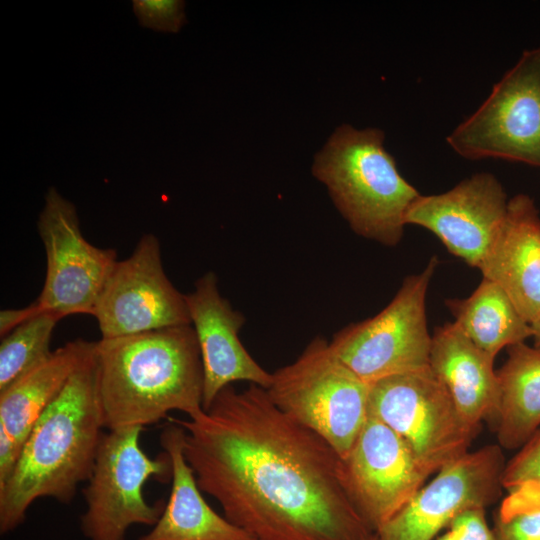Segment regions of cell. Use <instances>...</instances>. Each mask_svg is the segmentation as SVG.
Masks as SVG:
<instances>
[{
    "label": "cell",
    "mask_w": 540,
    "mask_h": 540,
    "mask_svg": "<svg viewBox=\"0 0 540 540\" xmlns=\"http://www.w3.org/2000/svg\"><path fill=\"white\" fill-rule=\"evenodd\" d=\"M185 430L200 490L255 540H371L347 492L342 458L256 385L222 389Z\"/></svg>",
    "instance_id": "obj_1"
},
{
    "label": "cell",
    "mask_w": 540,
    "mask_h": 540,
    "mask_svg": "<svg viewBox=\"0 0 540 540\" xmlns=\"http://www.w3.org/2000/svg\"><path fill=\"white\" fill-rule=\"evenodd\" d=\"M97 385L104 427L155 424L180 411L204 412V374L191 324L96 341Z\"/></svg>",
    "instance_id": "obj_2"
},
{
    "label": "cell",
    "mask_w": 540,
    "mask_h": 540,
    "mask_svg": "<svg viewBox=\"0 0 540 540\" xmlns=\"http://www.w3.org/2000/svg\"><path fill=\"white\" fill-rule=\"evenodd\" d=\"M95 353L37 420L0 485L1 534L21 525L35 500L48 497L69 504L78 486L88 481L105 433Z\"/></svg>",
    "instance_id": "obj_3"
},
{
    "label": "cell",
    "mask_w": 540,
    "mask_h": 540,
    "mask_svg": "<svg viewBox=\"0 0 540 540\" xmlns=\"http://www.w3.org/2000/svg\"><path fill=\"white\" fill-rule=\"evenodd\" d=\"M383 143L379 129L340 125L315 156L312 174L356 234L395 246L403 236L406 212L420 194L402 177Z\"/></svg>",
    "instance_id": "obj_4"
},
{
    "label": "cell",
    "mask_w": 540,
    "mask_h": 540,
    "mask_svg": "<svg viewBox=\"0 0 540 540\" xmlns=\"http://www.w3.org/2000/svg\"><path fill=\"white\" fill-rule=\"evenodd\" d=\"M266 392L281 411L321 436L342 459L368 417L369 384L322 337L273 372Z\"/></svg>",
    "instance_id": "obj_5"
},
{
    "label": "cell",
    "mask_w": 540,
    "mask_h": 540,
    "mask_svg": "<svg viewBox=\"0 0 540 540\" xmlns=\"http://www.w3.org/2000/svg\"><path fill=\"white\" fill-rule=\"evenodd\" d=\"M143 427L108 430L101 439L92 473L82 490L86 511L80 527L88 540H125L135 524L154 526L165 504H149L143 486L151 478L168 482L169 455L149 457L140 446Z\"/></svg>",
    "instance_id": "obj_6"
},
{
    "label": "cell",
    "mask_w": 540,
    "mask_h": 540,
    "mask_svg": "<svg viewBox=\"0 0 540 540\" xmlns=\"http://www.w3.org/2000/svg\"><path fill=\"white\" fill-rule=\"evenodd\" d=\"M368 414L395 431L431 474L469 452L479 431L429 366L369 384Z\"/></svg>",
    "instance_id": "obj_7"
},
{
    "label": "cell",
    "mask_w": 540,
    "mask_h": 540,
    "mask_svg": "<svg viewBox=\"0 0 540 540\" xmlns=\"http://www.w3.org/2000/svg\"><path fill=\"white\" fill-rule=\"evenodd\" d=\"M437 264L433 256L423 271L404 279L382 311L344 327L329 342L336 356L367 384L429 366L432 336L425 302Z\"/></svg>",
    "instance_id": "obj_8"
},
{
    "label": "cell",
    "mask_w": 540,
    "mask_h": 540,
    "mask_svg": "<svg viewBox=\"0 0 540 540\" xmlns=\"http://www.w3.org/2000/svg\"><path fill=\"white\" fill-rule=\"evenodd\" d=\"M447 143L467 159L499 158L540 168V47L522 54Z\"/></svg>",
    "instance_id": "obj_9"
},
{
    "label": "cell",
    "mask_w": 540,
    "mask_h": 540,
    "mask_svg": "<svg viewBox=\"0 0 540 540\" xmlns=\"http://www.w3.org/2000/svg\"><path fill=\"white\" fill-rule=\"evenodd\" d=\"M46 252V277L34 303L62 318L93 315L117 260L114 249L90 244L82 235L75 206L54 187L45 196L37 223Z\"/></svg>",
    "instance_id": "obj_10"
},
{
    "label": "cell",
    "mask_w": 540,
    "mask_h": 540,
    "mask_svg": "<svg viewBox=\"0 0 540 540\" xmlns=\"http://www.w3.org/2000/svg\"><path fill=\"white\" fill-rule=\"evenodd\" d=\"M93 316L102 339L191 324L185 295L163 269L157 237L143 235L133 253L116 263Z\"/></svg>",
    "instance_id": "obj_11"
},
{
    "label": "cell",
    "mask_w": 540,
    "mask_h": 540,
    "mask_svg": "<svg viewBox=\"0 0 540 540\" xmlns=\"http://www.w3.org/2000/svg\"><path fill=\"white\" fill-rule=\"evenodd\" d=\"M502 448L487 445L441 468L376 532L378 540H432L456 516L486 508L500 496Z\"/></svg>",
    "instance_id": "obj_12"
},
{
    "label": "cell",
    "mask_w": 540,
    "mask_h": 540,
    "mask_svg": "<svg viewBox=\"0 0 540 540\" xmlns=\"http://www.w3.org/2000/svg\"><path fill=\"white\" fill-rule=\"evenodd\" d=\"M342 464L350 499L374 533L431 475L407 443L370 414Z\"/></svg>",
    "instance_id": "obj_13"
},
{
    "label": "cell",
    "mask_w": 540,
    "mask_h": 540,
    "mask_svg": "<svg viewBox=\"0 0 540 540\" xmlns=\"http://www.w3.org/2000/svg\"><path fill=\"white\" fill-rule=\"evenodd\" d=\"M507 205L496 177L476 173L447 192L419 195L408 208L405 223L426 228L452 255L480 269L502 229Z\"/></svg>",
    "instance_id": "obj_14"
},
{
    "label": "cell",
    "mask_w": 540,
    "mask_h": 540,
    "mask_svg": "<svg viewBox=\"0 0 540 540\" xmlns=\"http://www.w3.org/2000/svg\"><path fill=\"white\" fill-rule=\"evenodd\" d=\"M185 299L203 366L204 411L233 382L247 381L267 389L272 373L263 369L242 345L239 331L245 317L220 294L215 273L200 277Z\"/></svg>",
    "instance_id": "obj_15"
},
{
    "label": "cell",
    "mask_w": 540,
    "mask_h": 540,
    "mask_svg": "<svg viewBox=\"0 0 540 540\" xmlns=\"http://www.w3.org/2000/svg\"><path fill=\"white\" fill-rule=\"evenodd\" d=\"M95 349L94 341H69L0 392V485L10 476L37 420Z\"/></svg>",
    "instance_id": "obj_16"
},
{
    "label": "cell",
    "mask_w": 540,
    "mask_h": 540,
    "mask_svg": "<svg viewBox=\"0 0 540 540\" xmlns=\"http://www.w3.org/2000/svg\"><path fill=\"white\" fill-rule=\"evenodd\" d=\"M479 270L529 324L540 318V215L528 195L508 201L502 229Z\"/></svg>",
    "instance_id": "obj_17"
},
{
    "label": "cell",
    "mask_w": 540,
    "mask_h": 540,
    "mask_svg": "<svg viewBox=\"0 0 540 540\" xmlns=\"http://www.w3.org/2000/svg\"><path fill=\"white\" fill-rule=\"evenodd\" d=\"M492 356L476 346L454 322L435 328L429 368L445 386L463 419L479 429L494 420L499 398Z\"/></svg>",
    "instance_id": "obj_18"
},
{
    "label": "cell",
    "mask_w": 540,
    "mask_h": 540,
    "mask_svg": "<svg viewBox=\"0 0 540 540\" xmlns=\"http://www.w3.org/2000/svg\"><path fill=\"white\" fill-rule=\"evenodd\" d=\"M184 437L185 430L170 420L162 428L160 444L171 460L172 487L159 520L138 540H255L207 504L185 458Z\"/></svg>",
    "instance_id": "obj_19"
},
{
    "label": "cell",
    "mask_w": 540,
    "mask_h": 540,
    "mask_svg": "<svg viewBox=\"0 0 540 540\" xmlns=\"http://www.w3.org/2000/svg\"><path fill=\"white\" fill-rule=\"evenodd\" d=\"M496 371L499 387L495 416L502 449H520L540 426V350L525 342L507 348Z\"/></svg>",
    "instance_id": "obj_20"
},
{
    "label": "cell",
    "mask_w": 540,
    "mask_h": 540,
    "mask_svg": "<svg viewBox=\"0 0 540 540\" xmlns=\"http://www.w3.org/2000/svg\"><path fill=\"white\" fill-rule=\"evenodd\" d=\"M454 323L480 349L496 358L503 348L525 342L532 328L518 312L505 291L483 278L464 299H448Z\"/></svg>",
    "instance_id": "obj_21"
},
{
    "label": "cell",
    "mask_w": 540,
    "mask_h": 540,
    "mask_svg": "<svg viewBox=\"0 0 540 540\" xmlns=\"http://www.w3.org/2000/svg\"><path fill=\"white\" fill-rule=\"evenodd\" d=\"M61 319L55 312L42 311L1 338L0 392L49 358L53 331Z\"/></svg>",
    "instance_id": "obj_22"
},
{
    "label": "cell",
    "mask_w": 540,
    "mask_h": 540,
    "mask_svg": "<svg viewBox=\"0 0 540 540\" xmlns=\"http://www.w3.org/2000/svg\"><path fill=\"white\" fill-rule=\"evenodd\" d=\"M494 517L496 540H540V483L507 490Z\"/></svg>",
    "instance_id": "obj_23"
},
{
    "label": "cell",
    "mask_w": 540,
    "mask_h": 540,
    "mask_svg": "<svg viewBox=\"0 0 540 540\" xmlns=\"http://www.w3.org/2000/svg\"><path fill=\"white\" fill-rule=\"evenodd\" d=\"M133 11L143 27L162 32H178L187 22L181 0H133Z\"/></svg>",
    "instance_id": "obj_24"
},
{
    "label": "cell",
    "mask_w": 540,
    "mask_h": 540,
    "mask_svg": "<svg viewBox=\"0 0 540 540\" xmlns=\"http://www.w3.org/2000/svg\"><path fill=\"white\" fill-rule=\"evenodd\" d=\"M526 482L540 483V429L506 463L503 471L502 486L506 491Z\"/></svg>",
    "instance_id": "obj_25"
},
{
    "label": "cell",
    "mask_w": 540,
    "mask_h": 540,
    "mask_svg": "<svg viewBox=\"0 0 540 540\" xmlns=\"http://www.w3.org/2000/svg\"><path fill=\"white\" fill-rule=\"evenodd\" d=\"M449 529L454 532L456 540H496L489 528L485 508H470L454 518Z\"/></svg>",
    "instance_id": "obj_26"
},
{
    "label": "cell",
    "mask_w": 540,
    "mask_h": 540,
    "mask_svg": "<svg viewBox=\"0 0 540 540\" xmlns=\"http://www.w3.org/2000/svg\"><path fill=\"white\" fill-rule=\"evenodd\" d=\"M42 312L33 302L29 306L21 309H4L0 312V336L1 338L10 333L13 329Z\"/></svg>",
    "instance_id": "obj_27"
},
{
    "label": "cell",
    "mask_w": 540,
    "mask_h": 540,
    "mask_svg": "<svg viewBox=\"0 0 540 540\" xmlns=\"http://www.w3.org/2000/svg\"><path fill=\"white\" fill-rule=\"evenodd\" d=\"M534 347L540 350V318L531 324Z\"/></svg>",
    "instance_id": "obj_28"
},
{
    "label": "cell",
    "mask_w": 540,
    "mask_h": 540,
    "mask_svg": "<svg viewBox=\"0 0 540 540\" xmlns=\"http://www.w3.org/2000/svg\"><path fill=\"white\" fill-rule=\"evenodd\" d=\"M437 540H456V536L450 529Z\"/></svg>",
    "instance_id": "obj_29"
},
{
    "label": "cell",
    "mask_w": 540,
    "mask_h": 540,
    "mask_svg": "<svg viewBox=\"0 0 540 540\" xmlns=\"http://www.w3.org/2000/svg\"><path fill=\"white\" fill-rule=\"evenodd\" d=\"M371 540H378L377 534Z\"/></svg>",
    "instance_id": "obj_30"
}]
</instances>
